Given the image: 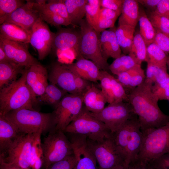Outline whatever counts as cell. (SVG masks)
I'll return each instance as SVG.
<instances>
[{
	"mask_svg": "<svg viewBox=\"0 0 169 169\" xmlns=\"http://www.w3.org/2000/svg\"><path fill=\"white\" fill-rule=\"evenodd\" d=\"M152 86L144 82L128 95V102L138 117L142 132L161 127L169 121V115L159 107Z\"/></svg>",
	"mask_w": 169,
	"mask_h": 169,
	"instance_id": "6da1fadb",
	"label": "cell"
},
{
	"mask_svg": "<svg viewBox=\"0 0 169 169\" xmlns=\"http://www.w3.org/2000/svg\"><path fill=\"white\" fill-rule=\"evenodd\" d=\"M21 76L0 89V115L20 109L35 110L37 100L33 96L26 81L24 68Z\"/></svg>",
	"mask_w": 169,
	"mask_h": 169,
	"instance_id": "7a4b0ae2",
	"label": "cell"
},
{
	"mask_svg": "<svg viewBox=\"0 0 169 169\" xmlns=\"http://www.w3.org/2000/svg\"><path fill=\"white\" fill-rule=\"evenodd\" d=\"M112 135L125 166L128 168L136 160L143 141V134L137 116L127 120Z\"/></svg>",
	"mask_w": 169,
	"mask_h": 169,
	"instance_id": "3957f363",
	"label": "cell"
},
{
	"mask_svg": "<svg viewBox=\"0 0 169 169\" xmlns=\"http://www.w3.org/2000/svg\"><path fill=\"white\" fill-rule=\"evenodd\" d=\"M142 133V146L135 162L150 165L156 159L169 153V121L161 127Z\"/></svg>",
	"mask_w": 169,
	"mask_h": 169,
	"instance_id": "277c9868",
	"label": "cell"
},
{
	"mask_svg": "<svg viewBox=\"0 0 169 169\" xmlns=\"http://www.w3.org/2000/svg\"><path fill=\"white\" fill-rule=\"evenodd\" d=\"M5 115L21 133L36 134L49 132L54 129L53 113H44L23 109L10 112Z\"/></svg>",
	"mask_w": 169,
	"mask_h": 169,
	"instance_id": "5b68a950",
	"label": "cell"
},
{
	"mask_svg": "<svg viewBox=\"0 0 169 169\" xmlns=\"http://www.w3.org/2000/svg\"><path fill=\"white\" fill-rule=\"evenodd\" d=\"M79 25L80 38L78 56H81L92 61L101 70H109L110 65L101 51L100 36L85 19L82 20Z\"/></svg>",
	"mask_w": 169,
	"mask_h": 169,
	"instance_id": "8992f818",
	"label": "cell"
},
{
	"mask_svg": "<svg viewBox=\"0 0 169 169\" xmlns=\"http://www.w3.org/2000/svg\"><path fill=\"white\" fill-rule=\"evenodd\" d=\"M64 132L54 129L41 143L43 166L45 169H49L54 163L73 154L71 143Z\"/></svg>",
	"mask_w": 169,
	"mask_h": 169,
	"instance_id": "52a82bcc",
	"label": "cell"
},
{
	"mask_svg": "<svg viewBox=\"0 0 169 169\" xmlns=\"http://www.w3.org/2000/svg\"><path fill=\"white\" fill-rule=\"evenodd\" d=\"M40 133H42L20 134L4 151L0 153V161L30 169L32 147Z\"/></svg>",
	"mask_w": 169,
	"mask_h": 169,
	"instance_id": "ba28073f",
	"label": "cell"
},
{
	"mask_svg": "<svg viewBox=\"0 0 169 169\" xmlns=\"http://www.w3.org/2000/svg\"><path fill=\"white\" fill-rule=\"evenodd\" d=\"M64 132L84 135L94 141L101 140L112 134L103 123L93 116L84 105L79 114L66 127Z\"/></svg>",
	"mask_w": 169,
	"mask_h": 169,
	"instance_id": "9c48e42d",
	"label": "cell"
},
{
	"mask_svg": "<svg viewBox=\"0 0 169 169\" xmlns=\"http://www.w3.org/2000/svg\"><path fill=\"white\" fill-rule=\"evenodd\" d=\"M87 142L98 163V169H112L120 165L125 166L124 159L114 142L112 133L100 141L87 138Z\"/></svg>",
	"mask_w": 169,
	"mask_h": 169,
	"instance_id": "30bf717a",
	"label": "cell"
},
{
	"mask_svg": "<svg viewBox=\"0 0 169 169\" xmlns=\"http://www.w3.org/2000/svg\"><path fill=\"white\" fill-rule=\"evenodd\" d=\"M83 95L68 93L54 108L53 112L54 129L64 131L80 112L83 106Z\"/></svg>",
	"mask_w": 169,
	"mask_h": 169,
	"instance_id": "8fae6325",
	"label": "cell"
},
{
	"mask_svg": "<svg viewBox=\"0 0 169 169\" xmlns=\"http://www.w3.org/2000/svg\"><path fill=\"white\" fill-rule=\"evenodd\" d=\"M95 117L103 123L112 133L116 131L126 121L136 115L128 102H113L97 113Z\"/></svg>",
	"mask_w": 169,
	"mask_h": 169,
	"instance_id": "7c38bea8",
	"label": "cell"
},
{
	"mask_svg": "<svg viewBox=\"0 0 169 169\" xmlns=\"http://www.w3.org/2000/svg\"><path fill=\"white\" fill-rule=\"evenodd\" d=\"M54 34L40 18L33 26L29 43L37 50L39 60L44 59L51 51Z\"/></svg>",
	"mask_w": 169,
	"mask_h": 169,
	"instance_id": "4fadbf2b",
	"label": "cell"
},
{
	"mask_svg": "<svg viewBox=\"0 0 169 169\" xmlns=\"http://www.w3.org/2000/svg\"><path fill=\"white\" fill-rule=\"evenodd\" d=\"M71 134L69 141L76 161L74 169H97V161L87 144V137L80 134Z\"/></svg>",
	"mask_w": 169,
	"mask_h": 169,
	"instance_id": "5bb4252c",
	"label": "cell"
},
{
	"mask_svg": "<svg viewBox=\"0 0 169 169\" xmlns=\"http://www.w3.org/2000/svg\"><path fill=\"white\" fill-rule=\"evenodd\" d=\"M28 44L0 36V45L3 47L8 59L24 68L39 63L29 53Z\"/></svg>",
	"mask_w": 169,
	"mask_h": 169,
	"instance_id": "9a60e30c",
	"label": "cell"
},
{
	"mask_svg": "<svg viewBox=\"0 0 169 169\" xmlns=\"http://www.w3.org/2000/svg\"><path fill=\"white\" fill-rule=\"evenodd\" d=\"M34 1L27 0L23 5L7 16L3 23L15 24L30 33L33 26L40 18L38 11L34 7Z\"/></svg>",
	"mask_w": 169,
	"mask_h": 169,
	"instance_id": "2e32d148",
	"label": "cell"
},
{
	"mask_svg": "<svg viewBox=\"0 0 169 169\" xmlns=\"http://www.w3.org/2000/svg\"><path fill=\"white\" fill-rule=\"evenodd\" d=\"M48 79L68 93L79 94L74 82V74L64 64L56 63L51 66Z\"/></svg>",
	"mask_w": 169,
	"mask_h": 169,
	"instance_id": "e0dca14e",
	"label": "cell"
},
{
	"mask_svg": "<svg viewBox=\"0 0 169 169\" xmlns=\"http://www.w3.org/2000/svg\"><path fill=\"white\" fill-rule=\"evenodd\" d=\"M25 68L27 84L33 96L37 100L38 97L44 93L49 84L47 69L39 63Z\"/></svg>",
	"mask_w": 169,
	"mask_h": 169,
	"instance_id": "ac0fdd59",
	"label": "cell"
},
{
	"mask_svg": "<svg viewBox=\"0 0 169 169\" xmlns=\"http://www.w3.org/2000/svg\"><path fill=\"white\" fill-rule=\"evenodd\" d=\"M80 38V31L69 28H59L55 33L52 49L73 50L78 56Z\"/></svg>",
	"mask_w": 169,
	"mask_h": 169,
	"instance_id": "d6986e66",
	"label": "cell"
},
{
	"mask_svg": "<svg viewBox=\"0 0 169 169\" xmlns=\"http://www.w3.org/2000/svg\"><path fill=\"white\" fill-rule=\"evenodd\" d=\"M64 65L74 74L84 79L91 82L100 80L101 70L92 61L82 56L78 57L75 62Z\"/></svg>",
	"mask_w": 169,
	"mask_h": 169,
	"instance_id": "ffe728a7",
	"label": "cell"
},
{
	"mask_svg": "<svg viewBox=\"0 0 169 169\" xmlns=\"http://www.w3.org/2000/svg\"><path fill=\"white\" fill-rule=\"evenodd\" d=\"M114 27L105 30L100 33L99 41L101 51L104 58L107 60L109 58L115 59L121 54V50L117 42Z\"/></svg>",
	"mask_w": 169,
	"mask_h": 169,
	"instance_id": "44dd1931",
	"label": "cell"
},
{
	"mask_svg": "<svg viewBox=\"0 0 169 169\" xmlns=\"http://www.w3.org/2000/svg\"><path fill=\"white\" fill-rule=\"evenodd\" d=\"M83 102L84 106L89 111L95 113L104 109L107 100L101 90L92 83L83 95Z\"/></svg>",
	"mask_w": 169,
	"mask_h": 169,
	"instance_id": "7402d4cb",
	"label": "cell"
},
{
	"mask_svg": "<svg viewBox=\"0 0 169 169\" xmlns=\"http://www.w3.org/2000/svg\"><path fill=\"white\" fill-rule=\"evenodd\" d=\"M21 133L17 127L6 115H0V153Z\"/></svg>",
	"mask_w": 169,
	"mask_h": 169,
	"instance_id": "603a6c76",
	"label": "cell"
},
{
	"mask_svg": "<svg viewBox=\"0 0 169 169\" xmlns=\"http://www.w3.org/2000/svg\"><path fill=\"white\" fill-rule=\"evenodd\" d=\"M138 4L136 0H124L118 26L126 25L135 28L139 16Z\"/></svg>",
	"mask_w": 169,
	"mask_h": 169,
	"instance_id": "cb8c5ba5",
	"label": "cell"
},
{
	"mask_svg": "<svg viewBox=\"0 0 169 169\" xmlns=\"http://www.w3.org/2000/svg\"><path fill=\"white\" fill-rule=\"evenodd\" d=\"M0 36L9 40L28 44L30 33L18 25L5 23L0 25Z\"/></svg>",
	"mask_w": 169,
	"mask_h": 169,
	"instance_id": "d4e9b609",
	"label": "cell"
},
{
	"mask_svg": "<svg viewBox=\"0 0 169 169\" xmlns=\"http://www.w3.org/2000/svg\"><path fill=\"white\" fill-rule=\"evenodd\" d=\"M24 68L11 61L0 63V90L16 80Z\"/></svg>",
	"mask_w": 169,
	"mask_h": 169,
	"instance_id": "484cf974",
	"label": "cell"
},
{
	"mask_svg": "<svg viewBox=\"0 0 169 169\" xmlns=\"http://www.w3.org/2000/svg\"><path fill=\"white\" fill-rule=\"evenodd\" d=\"M71 25H79L85 15L87 0H64Z\"/></svg>",
	"mask_w": 169,
	"mask_h": 169,
	"instance_id": "4316f807",
	"label": "cell"
},
{
	"mask_svg": "<svg viewBox=\"0 0 169 169\" xmlns=\"http://www.w3.org/2000/svg\"><path fill=\"white\" fill-rule=\"evenodd\" d=\"M135 28L126 25L118 26L115 35L123 54H129L133 42Z\"/></svg>",
	"mask_w": 169,
	"mask_h": 169,
	"instance_id": "83f0119b",
	"label": "cell"
},
{
	"mask_svg": "<svg viewBox=\"0 0 169 169\" xmlns=\"http://www.w3.org/2000/svg\"><path fill=\"white\" fill-rule=\"evenodd\" d=\"M34 6L58 14L71 23L64 0H36L34 1Z\"/></svg>",
	"mask_w": 169,
	"mask_h": 169,
	"instance_id": "f1b7e54d",
	"label": "cell"
},
{
	"mask_svg": "<svg viewBox=\"0 0 169 169\" xmlns=\"http://www.w3.org/2000/svg\"><path fill=\"white\" fill-rule=\"evenodd\" d=\"M68 93L56 85L50 83L46 88L44 93L37 98L38 102H40L55 107Z\"/></svg>",
	"mask_w": 169,
	"mask_h": 169,
	"instance_id": "f546056e",
	"label": "cell"
},
{
	"mask_svg": "<svg viewBox=\"0 0 169 169\" xmlns=\"http://www.w3.org/2000/svg\"><path fill=\"white\" fill-rule=\"evenodd\" d=\"M147 46L139 32L134 35L133 42L129 55L132 57L137 63L141 65L143 61L147 62Z\"/></svg>",
	"mask_w": 169,
	"mask_h": 169,
	"instance_id": "4dcf8cb0",
	"label": "cell"
},
{
	"mask_svg": "<svg viewBox=\"0 0 169 169\" xmlns=\"http://www.w3.org/2000/svg\"><path fill=\"white\" fill-rule=\"evenodd\" d=\"M138 22L140 27L139 33L147 46L153 43L156 33V30L143 10H139Z\"/></svg>",
	"mask_w": 169,
	"mask_h": 169,
	"instance_id": "1f68e13d",
	"label": "cell"
},
{
	"mask_svg": "<svg viewBox=\"0 0 169 169\" xmlns=\"http://www.w3.org/2000/svg\"><path fill=\"white\" fill-rule=\"evenodd\" d=\"M146 78L144 82L151 85L158 84L169 77L167 70L147 62Z\"/></svg>",
	"mask_w": 169,
	"mask_h": 169,
	"instance_id": "d6a6232c",
	"label": "cell"
},
{
	"mask_svg": "<svg viewBox=\"0 0 169 169\" xmlns=\"http://www.w3.org/2000/svg\"><path fill=\"white\" fill-rule=\"evenodd\" d=\"M147 62L167 70L168 58L166 54L157 45L153 43L147 46Z\"/></svg>",
	"mask_w": 169,
	"mask_h": 169,
	"instance_id": "836d02e7",
	"label": "cell"
},
{
	"mask_svg": "<svg viewBox=\"0 0 169 169\" xmlns=\"http://www.w3.org/2000/svg\"><path fill=\"white\" fill-rule=\"evenodd\" d=\"M138 64L131 56L121 54L115 59L109 65V69L114 74L117 75L121 73L129 70Z\"/></svg>",
	"mask_w": 169,
	"mask_h": 169,
	"instance_id": "e575fe53",
	"label": "cell"
},
{
	"mask_svg": "<svg viewBox=\"0 0 169 169\" xmlns=\"http://www.w3.org/2000/svg\"><path fill=\"white\" fill-rule=\"evenodd\" d=\"M22 0H0V23L3 24L6 17L25 3Z\"/></svg>",
	"mask_w": 169,
	"mask_h": 169,
	"instance_id": "d590c367",
	"label": "cell"
},
{
	"mask_svg": "<svg viewBox=\"0 0 169 169\" xmlns=\"http://www.w3.org/2000/svg\"><path fill=\"white\" fill-rule=\"evenodd\" d=\"M35 8L38 11L40 18L52 26L59 27L62 25L67 26L71 24L66 20L58 14L48 11Z\"/></svg>",
	"mask_w": 169,
	"mask_h": 169,
	"instance_id": "8d00e7d4",
	"label": "cell"
},
{
	"mask_svg": "<svg viewBox=\"0 0 169 169\" xmlns=\"http://www.w3.org/2000/svg\"><path fill=\"white\" fill-rule=\"evenodd\" d=\"M147 16L156 30L169 35V19L155 11L150 12Z\"/></svg>",
	"mask_w": 169,
	"mask_h": 169,
	"instance_id": "74e56055",
	"label": "cell"
},
{
	"mask_svg": "<svg viewBox=\"0 0 169 169\" xmlns=\"http://www.w3.org/2000/svg\"><path fill=\"white\" fill-rule=\"evenodd\" d=\"M100 7V0H87L85 5V19L92 27L98 18Z\"/></svg>",
	"mask_w": 169,
	"mask_h": 169,
	"instance_id": "f35d334b",
	"label": "cell"
},
{
	"mask_svg": "<svg viewBox=\"0 0 169 169\" xmlns=\"http://www.w3.org/2000/svg\"><path fill=\"white\" fill-rule=\"evenodd\" d=\"M146 75L141 65H137L131 69L129 86L126 92L128 95L131 91L145 81Z\"/></svg>",
	"mask_w": 169,
	"mask_h": 169,
	"instance_id": "ab89813d",
	"label": "cell"
},
{
	"mask_svg": "<svg viewBox=\"0 0 169 169\" xmlns=\"http://www.w3.org/2000/svg\"><path fill=\"white\" fill-rule=\"evenodd\" d=\"M110 75L108 71L101 70V77L99 80L101 90L105 96L107 103L109 104L114 102Z\"/></svg>",
	"mask_w": 169,
	"mask_h": 169,
	"instance_id": "60d3db41",
	"label": "cell"
},
{
	"mask_svg": "<svg viewBox=\"0 0 169 169\" xmlns=\"http://www.w3.org/2000/svg\"><path fill=\"white\" fill-rule=\"evenodd\" d=\"M113 102L128 101V95L123 87L117 78L111 74Z\"/></svg>",
	"mask_w": 169,
	"mask_h": 169,
	"instance_id": "b9f144b4",
	"label": "cell"
},
{
	"mask_svg": "<svg viewBox=\"0 0 169 169\" xmlns=\"http://www.w3.org/2000/svg\"><path fill=\"white\" fill-rule=\"evenodd\" d=\"M151 90L152 93L158 101L168 100L169 99V77L163 82L153 85Z\"/></svg>",
	"mask_w": 169,
	"mask_h": 169,
	"instance_id": "7bdbcfd3",
	"label": "cell"
},
{
	"mask_svg": "<svg viewBox=\"0 0 169 169\" xmlns=\"http://www.w3.org/2000/svg\"><path fill=\"white\" fill-rule=\"evenodd\" d=\"M76 161L73 154L51 165L49 169H74Z\"/></svg>",
	"mask_w": 169,
	"mask_h": 169,
	"instance_id": "ee69618b",
	"label": "cell"
},
{
	"mask_svg": "<svg viewBox=\"0 0 169 169\" xmlns=\"http://www.w3.org/2000/svg\"><path fill=\"white\" fill-rule=\"evenodd\" d=\"M156 30V35L153 43L166 54L169 53V35Z\"/></svg>",
	"mask_w": 169,
	"mask_h": 169,
	"instance_id": "f6af8a7d",
	"label": "cell"
},
{
	"mask_svg": "<svg viewBox=\"0 0 169 169\" xmlns=\"http://www.w3.org/2000/svg\"><path fill=\"white\" fill-rule=\"evenodd\" d=\"M116 20L98 18L93 28L100 36L103 31L114 26Z\"/></svg>",
	"mask_w": 169,
	"mask_h": 169,
	"instance_id": "bcb514c9",
	"label": "cell"
},
{
	"mask_svg": "<svg viewBox=\"0 0 169 169\" xmlns=\"http://www.w3.org/2000/svg\"><path fill=\"white\" fill-rule=\"evenodd\" d=\"M124 0H100L101 8L112 10L121 13Z\"/></svg>",
	"mask_w": 169,
	"mask_h": 169,
	"instance_id": "7dc6e473",
	"label": "cell"
},
{
	"mask_svg": "<svg viewBox=\"0 0 169 169\" xmlns=\"http://www.w3.org/2000/svg\"><path fill=\"white\" fill-rule=\"evenodd\" d=\"M91 82L74 74L75 84L77 90L79 94L83 95L92 84V83Z\"/></svg>",
	"mask_w": 169,
	"mask_h": 169,
	"instance_id": "c3c4849f",
	"label": "cell"
},
{
	"mask_svg": "<svg viewBox=\"0 0 169 169\" xmlns=\"http://www.w3.org/2000/svg\"><path fill=\"white\" fill-rule=\"evenodd\" d=\"M150 165L153 169H169V153L156 159Z\"/></svg>",
	"mask_w": 169,
	"mask_h": 169,
	"instance_id": "681fc988",
	"label": "cell"
},
{
	"mask_svg": "<svg viewBox=\"0 0 169 169\" xmlns=\"http://www.w3.org/2000/svg\"><path fill=\"white\" fill-rule=\"evenodd\" d=\"M121 13L116 11L105 8H101L98 18L116 20Z\"/></svg>",
	"mask_w": 169,
	"mask_h": 169,
	"instance_id": "f907efd6",
	"label": "cell"
},
{
	"mask_svg": "<svg viewBox=\"0 0 169 169\" xmlns=\"http://www.w3.org/2000/svg\"><path fill=\"white\" fill-rule=\"evenodd\" d=\"M154 11L169 19V0H161Z\"/></svg>",
	"mask_w": 169,
	"mask_h": 169,
	"instance_id": "816d5d0a",
	"label": "cell"
},
{
	"mask_svg": "<svg viewBox=\"0 0 169 169\" xmlns=\"http://www.w3.org/2000/svg\"><path fill=\"white\" fill-rule=\"evenodd\" d=\"M161 0H136L138 3H140L143 6L151 10V11H154Z\"/></svg>",
	"mask_w": 169,
	"mask_h": 169,
	"instance_id": "f5cc1de1",
	"label": "cell"
},
{
	"mask_svg": "<svg viewBox=\"0 0 169 169\" xmlns=\"http://www.w3.org/2000/svg\"><path fill=\"white\" fill-rule=\"evenodd\" d=\"M128 169H153L149 165H143L136 162L131 164L129 166Z\"/></svg>",
	"mask_w": 169,
	"mask_h": 169,
	"instance_id": "db71d44e",
	"label": "cell"
},
{
	"mask_svg": "<svg viewBox=\"0 0 169 169\" xmlns=\"http://www.w3.org/2000/svg\"><path fill=\"white\" fill-rule=\"evenodd\" d=\"M10 61H11L8 59L2 45H0V63Z\"/></svg>",
	"mask_w": 169,
	"mask_h": 169,
	"instance_id": "11a10c76",
	"label": "cell"
},
{
	"mask_svg": "<svg viewBox=\"0 0 169 169\" xmlns=\"http://www.w3.org/2000/svg\"><path fill=\"white\" fill-rule=\"evenodd\" d=\"M0 169H25L19 166L13 165H11L3 162L0 161Z\"/></svg>",
	"mask_w": 169,
	"mask_h": 169,
	"instance_id": "9f6ffc18",
	"label": "cell"
},
{
	"mask_svg": "<svg viewBox=\"0 0 169 169\" xmlns=\"http://www.w3.org/2000/svg\"><path fill=\"white\" fill-rule=\"evenodd\" d=\"M167 66L168 69L169 70V59L168 58L167 63Z\"/></svg>",
	"mask_w": 169,
	"mask_h": 169,
	"instance_id": "6f0895ef",
	"label": "cell"
},
{
	"mask_svg": "<svg viewBox=\"0 0 169 169\" xmlns=\"http://www.w3.org/2000/svg\"><path fill=\"white\" fill-rule=\"evenodd\" d=\"M168 100L169 101V100Z\"/></svg>",
	"mask_w": 169,
	"mask_h": 169,
	"instance_id": "680465c9",
	"label": "cell"
},
{
	"mask_svg": "<svg viewBox=\"0 0 169 169\" xmlns=\"http://www.w3.org/2000/svg\"><path fill=\"white\" fill-rule=\"evenodd\" d=\"M114 169V168H113V169Z\"/></svg>",
	"mask_w": 169,
	"mask_h": 169,
	"instance_id": "91938a15",
	"label": "cell"
},
{
	"mask_svg": "<svg viewBox=\"0 0 169 169\" xmlns=\"http://www.w3.org/2000/svg\"><path fill=\"white\" fill-rule=\"evenodd\" d=\"M168 58H169V57H168Z\"/></svg>",
	"mask_w": 169,
	"mask_h": 169,
	"instance_id": "94428289",
	"label": "cell"
}]
</instances>
